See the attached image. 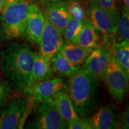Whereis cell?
I'll list each match as a JSON object with an SVG mask.
<instances>
[{"label":"cell","instance_id":"6da1fadb","mask_svg":"<svg viewBox=\"0 0 129 129\" xmlns=\"http://www.w3.org/2000/svg\"><path fill=\"white\" fill-rule=\"evenodd\" d=\"M37 53L27 43L16 41L0 51V69L14 91H21L26 85Z\"/></svg>","mask_w":129,"mask_h":129},{"label":"cell","instance_id":"7a4b0ae2","mask_svg":"<svg viewBox=\"0 0 129 129\" xmlns=\"http://www.w3.org/2000/svg\"><path fill=\"white\" fill-rule=\"evenodd\" d=\"M98 84L81 66L69 78L66 90L75 112L80 117H88L96 107Z\"/></svg>","mask_w":129,"mask_h":129},{"label":"cell","instance_id":"3957f363","mask_svg":"<svg viewBox=\"0 0 129 129\" xmlns=\"http://www.w3.org/2000/svg\"><path fill=\"white\" fill-rule=\"evenodd\" d=\"M28 0H7L1 10V35L5 40L24 38Z\"/></svg>","mask_w":129,"mask_h":129},{"label":"cell","instance_id":"277c9868","mask_svg":"<svg viewBox=\"0 0 129 129\" xmlns=\"http://www.w3.org/2000/svg\"><path fill=\"white\" fill-rule=\"evenodd\" d=\"M30 119L26 125L31 129H66L68 124L56 110L51 100L34 104Z\"/></svg>","mask_w":129,"mask_h":129},{"label":"cell","instance_id":"5b68a950","mask_svg":"<svg viewBox=\"0 0 129 129\" xmlns=\"http://www.w3.org/2000/svg\"><path fill=\"white\" fill-rule=\"evenodd\" d=\"M89 22L101 34L104 41H109L115 37L120 14H116L103 9L93 0H90L86 11Z\"/></svg>","mask_w":129,"mask_h":129},{"label":"cell","instance_id":"8992f818","mask_svg":"<svg viewBox=\"0 0 129 129\" xmlns=\"http://www.w3.org/2000/svg\"><path fill=\"white\" fill-rule=\"evenodd\" d=\"M129 74L119 64L112 56L111 61L105 72V81L112 99L122 104L128 88Z\"/></svg>","mask_w":129,"mask_h":129},{"label":"cell","instance_id":"52a82bcc","mask_svg":"<svg viewBox=\"0 0 129 129\" xmlns=\"http://www.w3.org/2000/svg\"><path fill=\"white\" fill-rule=\"evenodd\" d=\"M112 47L109 41L101 42L99 46L91 51L81 65L98 83L103 79L111 61L112 56Z\"/></svg>","mask_w":129,"mask_h":129},{"label":"cell","instance_id":"ba28073f","mask_svg":"<svg viewBox=\"0 0 129 129\" xmlns=\"http://www.w3.org/2000/svg\"><path fill=\"white\" fill-rule=\"evenodd\" d=\"M67 90V84L62 78L53 77L45 79L32 86L22 90L23 94L28 96L34 104L52 99L56 94Z\"/></svg>","mask_w":129,"mask_h":129},{"label":"cell","instance_id":"9c48e42d","mask_svg":"<svg viewBox=\"0 0 129 129\" xmlns=\"http://www.w3.org/2000/svg\"><path fill=\"white\" fill-rule=\"evenodd\" d=\"M27 104L26 99L20 96L10 100L0 109V129L18 128Z\"/></svg>","mask_w":129,"mask_h":129},{"label":"cell","instance_id":"30bf717a","mask_svg":"<svg viewBox=\"0 0 129 129\" xmlns=\"http://www.w3.org/2000/svg\"><path fill=\"white\" fill-rule=\"evenodd\" d=\"M44 16L45 24L41 39L38 44V54L51 59L56 53L60 51L64 43L63 35Z\"/></svg>","mask_w":129,"mask_h":129},{"label":"cell","instance_id":"8fae6325","mask_svg":"<svg viewBox=\"0 0 129 129\" xmlns=\"http://www.w3.org/2000/svg\"><path fill=\"white\" fill-rule=\"evenodd\" d=\"M44 24V14L39 6L35 3H29L24 38L30 44L38 45Z\"/></svg>","mask_w":129,"mask_h":129},{"label":"cell","instance_id":"7c38bea8","mask_svg":"<svg viewBox=\"0 0 129 129\" xmlns=\"http://www.w3.org/2000/svg\"><path fill=\"white\" fill-rule=\"evenodd\" d=\"M43 14L50 23L63 35V32L71 14L68 3L64 1H46L41 3Z\"/></svg>","mask_w":129,"mask_h":129},{"label":"cell","instance_id":"4fadbf2b","mask_svg":"<svg viewBox=\"0 0 129 129\" xmlns=\"http://www.w3.org/2000/svg\"><path fill=\"white\" fill-rule=\"evenodd\" d=\"M88 120L92 129L120 128V118L114 105H108L98 109Z\"/></svg>","mask_w":129,"mask_h":129},{"label":"cell","instance_id":"5bb4252c","mask_svg":"<svg viewBox=\"0 0 129 129\" xmlns=\"http://www.w3.org/2000/svg\"><path fill=\"white\" fill-rule=\"evenodd\" d=\"M51 59L40 55L35 56L29 79L24 88H27L45 79L54 77L50 66ZM23 88V89H24Z\"/></svg>","mask_w":129,"mask_h":129},{"label":"cell","instance_id":"9a60e30c","mask_svg":"<svg viewBox=\"0 0 129 129\" xmlns=\"http://www.w3.org/2000/svg\"><path fill=\"white\" fill-rule=\"evenodd\" d=\"M56 110L67 124L78 120L80 118L75 112L71 100L65 91H61L51 99Z\"/></svg>","mask_w":129,"mask_h":129},{"label":"cell","instance_id":"2e32d148","mask_svg":"<svg viewBox=\"0 0 129 129\" xmlns=\"http://www.w3.org/2000/svg\"><path fill=\"white\" fill-rule=\"evenodd\" d=\"M93 50L83 47L77 43L64 41L59 51L72 64L81 65Z\"/></svg>","mask_w":129,"mask_h":129},{"label":"cell","instance_id":"e0dca14e","mask_svg":"<svg viewBox=\"0 0 129 129\" xmlns=\"http://www.w3.org/2000/svg\"><path fill=\"white\" fill-rule=\"evenodd\" d=\"M77 43L87 48L94 49L101 44L99 34L89 21L84 23L77 38Z\"/></svg>","mask_w":129,"mask_h":129},{"label":"cell","instance_id":"ac0fdd59","mask_svg":"<svg viewBox=\"0 0 129 129\" xmlns=\"http://www.w3.org/2000/svg\"><path fill=\"white\" fill-rule=\"evenodd\" d=\"M50 66L53 72L69 78L78 70L81 65L72 64L60 51H58L51 58Z\"/></svg>","mask_w":129,"mask_h":129},{"label":"cell","instance_id":"d6986e66","mask_svg":"<svg viewBox=\"0 0 129 129\" xmlns=\"http://www.w3.org/2000/svg\"><path fill=\"white\" fill-rule=\"evenodd\" d=\"M112 54L119 64L129 74V41H117L112 47Z\"/></svg>","mask_w":129,"mask_h":129},{"label":"cell","instance_id":"ffe728a7","mask_svg":"<svg viewBox=\"0 0 129 129\" xmlns=\"http://www.w3.org/2000/svg\"><path fill=\"white\" fill-rule=\"evenodd\" d=\"M86 21L80 20L71 15L64 28L63 32L64 41L77 43L78 35Z\"/></svg>","mask_w":129,"mask_h":129},{"label":"cell","instance_id":"44dd1931","mask_svg":"<svg viewBox=\"0 0 129 129\" xmlns=\"http://www.w3.org/2000/svg\"><path fill=\"white\" fill-rule=\"evenodd\" d=\"M115 37L117 41H129V12L125 6H122L121 14L118 20Z\"/></svg>","mask_w":129,"mask_h":129},{"label":"cell","instance_id":"7402d4cb","mask_svg":"<svg viewBox=\"0 0 129 129\" xmlns=\"http://www.w3.org/2000/svg\"><path fill=\"white\" fill-rule=\"evenodd\" d=\"M12 87L6 80H0V109L9 102L13 95Z\"/></svg>","mask_w":129,"mask_h":129},{"label":"cell","instance_id":"603a6c76","mask_svg":"<svg viewBox=\"0 0 129 129\" xmlns=\"http://www.w3.org/2000/svg\"><path fill=\"white\" fill-rule=\"evenodd\" d=\"M79 1H72L68 3L69 12L71 15L80 20H88L86 13L78 2Z\"/></svg>","mask_w":129,"mask_h":129},{"label":"cell","instance_id":"cb8c5ba5","mask_svg":"<svg viewBox=\"0 0 129 129\" xmlns=\"http://www.w3.org/2000/svg\"><path fill=\"white\" fill-rule=\"evenodd\" d=\"M100 7L113 13L120 14L118 8L116 6L115 0H93Z\"/></svg>","mask_w":129,"mask_h":129},{"label":"cell","instance_id":"d4e9b609","mask_svg":"<svg viewBox=\"0 0 129 129\" xmlns=\"http://www.w3.org/2000/svg\"><path fill=\"white\" fill-rule=\"evenodd\" d=\"M69 129H92L88 119L86 117H81L78 120L71 122L68 124Z\"/></svg>","mask_w":129,"mask_h":129},{"label":"cell","instance_id":"484cf974","mask_svg":"<svg viewBox=\"0 0 129 129\" xmlns=\"http://www.w3.org/2000/svg\"><path fill=\"white\" fill-rule=\"evenodd\" d=\"M128 106L127 105L125 110L122 111L121 114L120 122L121 123V128L124 129H128L129 128V122H128Z\"/></svg>","mask_w":129,"mask_h":129},{"label":"cell","instance_id":"4316f807","mask_svg":"<svg viewBox=\"0 0 129 129\" xmlns=\"http://www.w3.org/2000/svg\"><path fill=\"white\" fill-rule=\"evenodd\" d=\"M41 3L46 2V1H64V2H71L72 1H80V0H39Z\"/></svg>","mask_w":129,"mask_h":129},{"label":"cell","instance_id":"83f0119b","mask_svg":"<svg viewBox=\"0 0 129 129\" xmlns=\"http://www.w3.org/2000/svg\"><path fill=\"white\" fill-rule=\"evenodd\" d=\"M7 1V0H0V12L3 9V8L4 7Z\"/></svg>","mask_w":129,"mask_h":129},{"label":"cell","instance_id":"f1b7e54d","mask_svg":"<svg viewBox=\"0 0 129 129\" xmlns=\"http://www.w3.org/2000/svg\"><path fill=\"white\" fill-rule=\"evenodd\" d=\"M124 6L127 9H129V0H124Z\"/></svg>","mask_w":129,"mask_h":129},{"label":"cell","instance_id":"f546056e","mask_svg":"<svg viewBox=\"0 0 129 129\" xmlns=\"http://www.w3.org/2000/svg\"><path fill=\"white\" fill-rule=\"evenodd\" d=\"M33 1H34L35 2H36V3H37V2H38V1H39V0H33Z\"/></svg>","mask_w":129,"mask_h":129}]
</instances>
